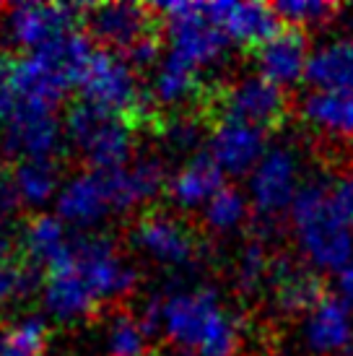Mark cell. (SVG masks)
<instances>
[{
	"instance_id": "18",
	"label": "cell",
	"mask_w": 353,
	"mask_h": 356,
	"mask_svg": "<svg viewBox=\"0 0 353 356\" xmlns=\"http://www.w3.org/2000/svg\"><path fill=\"white\" fill-rule=\"evenodd\" d=\"M306 346L317 356H340L353 341V325L348 307L335 294H325L322 302L306 317Z\"/></svg>"
},
{
	"instance_id": "21",
	"label": "cell",
	"mask_w": 353,
	"mask_h": 356,
	"mask_svg": "<svg viewBox=\"0 0 353 356\" xmlns=\"http://www.w3.org/2000/svg\"><path fill=\"white\" fill-rule=\"evenodd\" d=\"M224 188V169L218 167L211 154H197L182 172L169 179L167 193L179 208H197L211 203V198Z\"/></svg>"
},
{
	"instance_id": "20",
	"label": "cell",
	"mask_w": 353,
	"mask_h": 356,
	"mask_svg": "<svg viewBox=\"0 0 353 356\" xmlns=\"http://www.w3.org/2000/svg\"><path fill=\"white\" fill-rule=\"evenodd\" d=\"M109 211V198L104 190L101 172H81L60 190L58 195V216L68 224L88 227Z\"/></svg>"
},
{
	"instance_id": "9",
	"label": "cell",
	"mask_w": 353,
	"mask_h": 356,
	"mask_svg": "<svg viewBox=\"0 0 353 356\" xmlns=\"http://www.w3.org/2000/svg\"><path fill=\"white\" fill-rule=\"evenodd\" d=\"M8 86L16 94V104L21 107L55 112L65 102L73 83L65 76H60L52 65H47L37 52H29L21 58L10 55Z\"/></svg>"
},
{
	"instance_id": "14",
	"label": "cell",
	"mask_w": 353,
	"mask_h": 356,
	"mask_svg": "<svg viewBox=\"0 0 353 356\" xmlns=\"http://www.w3.org/2000/svg\"><path fill=\"white\" fill-rule=\"evenodd\" d=\"M260 76L273 81L275 86L288 89L296 86L302 79H306V65H309V40L306 31L284 26L273 40H268L263 47L252 52Z\"/></svg>"
},
{
	"instance_id": "34",
	"label": "cell",
	"mask_w": 353,
	"mask_h": 356,
	"mask_svg": "<svg viewBox=\"0 0 353 356\" xmlns=\"http://www.w3.org/2000/svg\"><path fill=\"white\" fill-rule=\"evenodd\" d=\"M148 356H203V354L185 351V348H176V346H169V343H164V346L151 348V351H148Z\"/></svg>"
},
{
	"instance_id": "2",
	"label": "cell",
	"mask_w": 353,
	"mask_h": 356,
	"mask_svg": "<svg viewBox=\"0 0 353 356\" xmlns=\"http://www.w3.org/2000/svg\"><path fill=\"white\" fill-rule=\"evenodd\" d=\"M161 327L169 346L203 356H239L236 320L224 312L213 289L167 297Z\"/></svg>"
},
{
	"instance_id": "28",
	"label": "cell",
	"mask_w": 353,
	"mask_h": 356,
	"mask_svg": "<svg viewBox=\"0 0 353 356\" xmlns=\"http://www.w3.org/2000/svg\"><path fill=\"white\" fill-rule=\"evenodd\" d=\"M40 284H44V276L24 255L0 260V305H13L26 299L31 291H37Z\"/></svg>"
},
{
	"instance_id": "24",
	"label": "cell",
	"mask_w": 353,
	"mask_h": 356,
	"mask_svg": "<svg viewBox=\"0 0 353 356\" xmlns=\"http://www.w3.org/2000/svg\"><path fill=\"white\" fill-rule=\"evenodd\" d=\"M273 252L268 248V242L252 237L247 242L242 252H239V260H236L234 268V281H236V291L239 294H257L260 286H268V278H270V268H273Z\"/></svg>"
},
{
	"instance_id": "32",
	"label": "cell",
	"mask_w": 353,
	"mask_h": 356,
	"mask_svg": "<svg viewBox=\"0 0 353 356\" xmlns=\"http://www.w3.org/2000/svg\"><path fill=\"white\" fill-rule=\"evenodd\" d=\"M8 63H10V55H8ZM13 112H16V94L8 86V65H6V70L0 73V125L8 122L13 118Z\"/></svg>"
},
{
	"instance_id": "13",
	"label": "cell",
	"mask_w": 353,
	"mask_h": 356,
	"mask_svg": "<svg viewBox=\"0 0 353 356\" xmlns=\"http://www.w3.org/2000/svg\"><path fill=\"white\" fill-rule=\"evenodd\" d=\"M299 115L314 133L320 149L353 146V94L351 91L314 89L302 102Z\"/></svg>"
},
{
	"instance_id": "27",
	"label": "cell",
	"mask_w": 353,
	"mask_h": 356,
	"mask_svg": "<svg viewBox=\"0 0 353 356\" xmlns=\"http://www.w3.org/2000/svg\"><path fill=\"white\" fill-rule=\"evenodd\" d=\"M270 8L275 10V16L284 21L286 26L309 31L333 24L338 19V13L343 10V6L322 3V0H284V3H270Z\"/></svg>"
},
{
	"instance_id": "3",
	"label": "cell",
	"mask_w": 353,
	"mask_h": 356,
	"mask_svg": "<svg viewBox=\"0 0 353 356\" xmlns=\"http://www.w3.org/2000/svg\"><path fill=\"white\" fill-rule=\"evenodd\" d=\"M291 227L317 268L343 270L353 255V229L335 200L333 188L325 182H309L299 190L291 206Z\"/></svg>"
},
{
	"instance_id": "17",
	"label": "cell",
	"mask_w": 353,
	"mask_h": 356,
	"mask_svg": "<svg viewBox=\"0 0 353 356\" xmlns=\"http://www.w3.org/2000/svg\"><path fill=\"white\" fill-rule=\"evenodd\" d=\"M70 242L73 239L68 237L63 218L49 216V213H34L24 224V234H21L24 252L21 255L26 257L42 276H47L49 270L68 263Z\"/></svg>"
},
{
	"instance_id": "16",
	"label": "cell",
	"mask_w": 353,
	"mask_h": 356,
	"mask_svg": "<svg viewBox=\"0 0 353 356\" xmlns=\"http://www.w3.org/2000/svg\"><path fill=\"white\" fill-rule=\"evenodd\" d=\"M104 190H107L109 208L115 211H130V208L148 203L167 188V169L154 156L138 159L133 167L101 172Z\"/></svg>"
},
{
	"instance_id": "19",
	"label": "cell",
	"mask_w": 353,
	"mask_h": 356,
	"mask_svg": "<svg viewBox=\"0 0 353 356\" xmlns=\"http://www.w3.org/2000/svg\"><path fill=\"white\" fill-rule=\"evenodd\" d=\"M268 133L239 122L218 125L211 133V156L229 175H245L263 159Z\"/></svg>"
},
{
	"instance_id": "5",
	"label": "cell",
	"mask_w": 353,
	"mask_h": 356,
	"mask_svg": "<svg viewBox=\"0 0 353 356\" xmlns=\"http://www.w3.org/2000/svg\"><path fill=\"white\" fill-rule=\"evenodd\" d=\"M130 239L161 266L174 268L195 266L206 250V237L195 221L161 206L143 208L133 218Z\"/></svg>"
},
{
	"instance_id": "30",
	"label": "cell",
	"mask_w": 353,
	"mask_h": 356,
	"mask_svg": "<svg viewBox=\"0 0 353 356\" xmlns=\"http://www.w3.org/2000/svg\"><path fill=\"white\" fill-rule=\"evenodd\" d=\"M333 193L340 211H343V216L348 218V224L353 229V161L338 169V179H335Z\"/></svg>"
},
{
	"instance_id": "8",
	"label": "cell",
	"mask_w": 353,
	"mask_h": 356,
	"mask_svg": "<svg viewBox=\"0 0 353 356\" xmlns=\"http://www.w3.org/2000/svg\"><path fill=\"white\" fill-rule=\"evenodd\" d=\"M296 182H299V161L288 149L268 151L252 172L249 193L255 203V216L268 221H281L284 211L294 206Z\"/></svg>"
},
{
	"instance_id": "29",
	"label": "cell",
	"mask_w": 353,
	"mask_h": 356,
	"mask_svg": "<svg viewBox=\"0 0 353 356\" xmlns=\"http://www.w3.org/2000/svg\"><path fill=\"white\" fill-rule=\"evenodd\" d=\"M247 216H249V208H247L245 195L234 185H224L208 203L203 224L208 229H213V232H231Z\"/></svg>"
},
{
	"instance_id": "23",
	"label": "cell",
	"mask_w": 353,
	"mask_h": 356,
	"mask_svg": "<svg viewBox=\"0 0 353 356\" xmlns=\"http://www.w3.org/2000/svg\"><path fill=\"white\" fill-rule=\"evenodd\" d=\"M13 177H16L21 203L42 206L47 203L60 182L58 159H24L13 167Z\"/></svg>"
},
{
	"instance_id": "10",
	"label": "cell",
	"mask_w": 353,
	"mask_h": 356,
	"mask_svg": "<svg viewBox=\"0 0 353 356\" xmlns=\"http://www.w3.org/2000/svg\"><path fill=\"white\" fill-rule=\"evenodd\" d=\"M268 286L273 294L275 309L284 317L309 315L327 294L325 278L320 273L309 270L304 263H299L296 257L284 255V252L273 257Z\"/></svg>"
},
{
	"instance_id": "12",
	"label": "cell",
	"mask_w": 353,
	"mask_h": 356,
	"mask_svg": "<svg viewBox=\"0 0 353 356\" xmlns=\"http://www.w3.org/2000/svg\"><path fill=\"white\" fill-rule=\"evenodd\" d=\"M63 130L55 112L16 104L13 118L3 133V151L8 156L24 159H58Z\"/></svg>"
},
{
	"instance_id": "25",
	"label": "cell",
	"mask_w": 353,
	"mask_h": 356,
	"mask_svg": "<svg viewBox=\"0 0 353 356\" xmlns=\"http://www.w3.org/2000/svg\"><path fill=\"white\" fill-rule=\"evenodd\" d=\"M49 341L42 317H24L0 330V356H44Z\"/></svg>"
},
{
	"instance_id": "37",
	"label": "cell",
	"mask_w": 353,
	"mask_h": 356,
	"mask_svg": "<svg viewBox=\"0 0 353 356\" xmlns=\"http://www.w3.org/2000/svg\"><path fill=\"white\" fill-rule=\"evenodd\" d=\"M0 154H6V151H3V136H0Z\"/></svg>"
},
{
	"instance_id": "31",
	"label": "cell",
	"mask_w": 353,
	"mask_h": 356,
	"mask_svg": "<svg viewBox=\"0 0 353 356\" xmlns=\"http://www.w3.org/2000/svg\"><path fill=\"white\" fill-rule=\"evenodd\" d=\"M19 206H21V195H19V188H16L13 169L0 167V221L8 218L10 213H16Z\"/></svg>"
},
{
	"instance_id": "7",
	"label": "cell",
	"mask_w": 353,
	"mask_h": 356,
	"mask_svg": "<svg viewBox=\"0 0 353 356\" xmlns=\"http://www.w3.org/2000/svg\"><path fill=\"white\" fill-rule=\"evenodd\" d=\"M86 6L73 3H21L8 8L3 26L16 47L37 52L47 42L58 40L60 34L81 29Z\"/></svg>"
},
{
	"instance_id": "15",
	"label": "cell",
	"mask_w": 353,
	"mask_h": 356,
	"mask_svg": "<svg viewBox=\"0 0 353 356\" xmlns=\"http://www.w3.org/2000/svg\"><path fill=\"white\" fill-rule=\"evenodd\" d=\"M44 291V307L52 317H58L63 323H83V320H94L101 312H107L99 305V299L91 294L86 281L79 276V270L73 263H63L60 268L49 270L42 284Z\"/></svg>"
},
{
	"instance_id": "1",
	"label": "cell",
	"mask_w": 353,
	"mask_h": 356,
	"mask_svg": "<svg viewBox=\"0 0 353 356\" xmlns=\"http://www.w3.org/2000/svg\"><path fill=\"white\" fill-rule=\"evenodd\" d=\"M81 31L99 50L125 60L138 73L154 65L169 37V24L156 6L140 3H101L86 6Z\"/></svg>"
},
{
	"instance_id": "22",
	"label": "cell",
	"mask_w": 353,
	"mask_h": 356,
	"mask_svg": "<svg viewBox=\"0 0 353 356\" xmlns=\"http://www.w3.org/2000/svg\"><path fill=\"white\" fill-rule=\"evenodd\" d=\"M306 81L317 89L353 94V42H338L317 52L306 65Z\"/></svg>"
},
{
	"instance_id": "6",
	"label": "cell",
	"mask_w": 353,
	"mask_h": 356,
	"mask_svg": "<svg viewBox=\"0 0 353 356\" xmlns=\"http://www.w3.org/2000/svg\"><path fill=\"white\" fill-rule=\"evenodd\" d=\"M70 263L107 312L122 307V299H128L136 291L138 273L122 263L120 245L115 239L101 234L73 237Z\"/></svg>"
},
{
	"instance_id": "11",
	"label": "cell",
	"mask_w": 353,
	"mask_h": 356,
	"mask_svg": "<svg viewBox=\"0 0 353 356\" xmlns=\"http://www.w3.org/2000/svg\"><path fill=\"white\" fill-rule=\"evenodd\" d=\"M203 13L249 55L281 31V19L268 3H203Z\"/></svg>"
},
{
	"instance_id": "35",
	"label": "cell",
	"mask_w": 353,
	"mask_h": 356,
	"mask_svg": "<svg viewBox=\"0 0 353 356\" xmlns=\"http://www.w3.org/2000/svg\"><path fill=\"white\" fill-rule=\"evenodd\" d=\"M10 255H16V252H13V239H10L8 232L0 229V260H3V257H10Z\"/></svg>"
},
{
	"instance_id": "36",
	"label": "cell",
	"mask_w": 353,
	"mask_h": 356,
	"mask_svg": "<svg viewBox=\"0 0 353 356\" xmlns=\"http://www.w3.org/2000/svg\"><path fill=\"white\" fill-rule=\"evenodd\" d=\"M6 65H8V55H0V73L6 70Z\"/></svg>"
},
{
	"instance_id": "26",
	"label": "cell",
	"mask_w": 353,
	"mask_h": 356,
	"mask_svg": "<svg viewBox=\"0 0 353 356\" xmlns=\"http://www.w3.org/2000/svg\"><path fill=\"white\" fill-rule=\"evenodd\" d=\"M109 356H148V330L140 317L130 312L128 307L112 309V325H109Z\"/></svg>"
},
{
	"instance_id": "4",
	"label": "cell",
	"mask_w": 353,
	"mask_h": 356,
	"mask_svg": "<svg viewBox=\"0 0 353 356\" xmlns=\"http://www.w3.org/2000/svg\"><path fill=\"white\" fill-rule=\"evenodd\" d=\"M65 133L91 172L122 169L136 151V130L125 120L88 102H76L65 118Z\"/></svg>"
},
{
	"instance_id": "33",
	"label": "cell",
	"mask_w": 353,
	"mask_h": 356,
	"mask_svg": "<svg viewBox=\"0 0 353 356\" xmlns=\"http://www.w3.org/2000/svg\"><path fill=\"white\" fill-rule=\"evenodd\" d=\"M338 291H340V302H343L348 309H353V263L338 273Z\"/></svg>"
}]
</instances>
